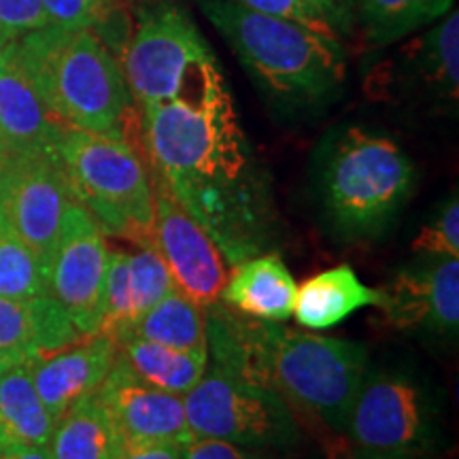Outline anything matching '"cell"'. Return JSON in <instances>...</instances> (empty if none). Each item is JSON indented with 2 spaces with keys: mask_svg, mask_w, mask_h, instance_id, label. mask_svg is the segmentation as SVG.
<instances>
[{
  "mask_svg": "<svg viewBox=\"0 0 459 459\" xmlns=\"http://www.w3.org/2000/svg\"><path fill=\"white\" fill-rule=\"evenodd\" d=\"M183 459H264L257 449L240 446L234 443L217 438H203L194 436L189 443L183 446Z\"/></svg>",
  "mask_w": 459,
  "mask_h": 459,
  "instance_id": "cell-32",
  "label": "cell"
},
{
  "mask_svg": "<svg viewBox=\"0 0 459 459\" xmlns=\"http://www.w3.org/2000/svg\"><path fill=\"white\" fill-rule=\"evenodd\" d=\"M200 9L245 71L274 99L311 105L341 88L347 56L338 37L255 13L232 0H200Z\"/></svg>",
  "mask_w": 459,
  "mask_h": 459,
  "instance_id": "cell-4",
  "label": "cell"
},
{
  "mask_svg": "<svg viewBox=\"0 0 459 459\" xmlns=\"http://www.w3.org/2000/svg\"><path fill=\"white\" fill-rule=\"evenodd\" d=\"M13 364H17V361H13V359H11V358H7V355H3V353H0V377H3L4 372H7V370H9L11 366H13Z\"/></svg>",
  "mask_w": 459,
  "mask_h": 459,
  "instance_id": "cell-37",
  "label": "cell"
},
{
  "mask_svg": "<svg viewBox=\"0 0 459 459\" xmlns=\"http://www.w3.org/2000/svg\"><path fill=\"white\" fill-rule=\"evenodd\" d=\"M48 26L62 30H102L122 13V0H43Z\"/></svg>",
  "mask_w": 459,
  "mask_h": 459,
  "instance_id": "cell-28",
  "label": "cell"
},
{
  "mask_svg": "<svg viewBox=\"0 0 459 459\" xmlns=\"http://www.w3.org/2000/svg\"><path fill=\"white\" fill-rule=\"evenodd\" d=\"M115 344L117 359L124 361L136 377L170 394L186 395L200 381L209 364V349L181 351L132 336L117 338Z\"/></svg>",
  "mask_w": 459,
  "mask_h": 459,
  "instance_id": "cell-22",
  "label": "cell"
},
{
  "mask_svg": "<svg viewBox=\"0 0 459 459\" xmlns=\"http://www.w3.org/2000/svg\"><path fill=\"white\" fill-rule=\"evenodd\" d=\"M13 45L34 88L62 124L126 139L130 91L117 57L99 34L45 26Z\"/></svg>",
  "mask_w": 459,
  "mask_h": 459,
  "instance_id": "cell-3",
  "label": "cell"
},
{
  "mask_svg": "<svg viewBox=\"0 0 459 459\" xmlns=\"http://www.w3.org/2000/svg\"><path fill=\"white\" fill-rule=\"evenodd\" d=\"M48 26L43 0H0V37L15 41Z\"/></svg>",
  "mask_w": 459,
  "mask_h": 459,
  "instance_id": "cell-30",
  "label": "cell"
},
{
  "mask_svg": "<svg viewBox=\"0 0 459 459\" xmlns=\"http://www.w3.org/2000/svg\"><path fill=\"white\" fill-rule=\"evenodd\" d=\"M220 300L245 317L285 321L291 317L296 281L277 254H260L234 266Z\"/></svg>",
  "mask_w": 459,
  "mask_h": 459,
  "instance_id": "cell-18",
  "label": "cell"
},
{
  "mask_svg": "<svg viewBox=\"0 0 459 459\" xmlns=\"http://www.w3.org/2000/svg\"><path fill=\"white\" fill-rule=\"evenodd\" d=\"M381 294L375 287L361 283L351 266L330 268L307 279L296 287L294 317L302 328L319 332L334 328L364 307H378Z\"/></svg>",
  "mask_w": 459,
  "mask_h": 459,
  "instance_id": "cell-19",
  "label": "cell"
},
{
  "mask_svg": "<svg viewBox=\"0 0 459 459\" xmlns=\"http://www.w3.org/2000/svg\"><path fill=\"white\" fill-rule=\"evenodd\" d=\"M417 48L423 77L455 105L459 90V15L455 7L440 17Z\"/></svg>",
  "mask_w": 459,
  "mask_h": 459,
  "instance_id": "cell-25",
  "label": "cell"
},
{
  "mask_svg": "<svg viewBox=\"0 0 459 459\" xmlns=\"http://www.w3.org/2000/svg\"><path fill=\"white\" fill-rule=\"evenodd\" d=\"M358 459H423V457L398 455V453H372V451H359Z\"/></svg>",
  "mask_w": 459,
  "mask_h": 459,
  "instance_id": "cell-36",
  "label": "cell"
},
{
  "mask_svg": "<svg viewBox=\"0 0 459 459\" xmlns=\"http://www.w3.org/2000/svg\"><path fill=\"white\" fill-rule=\"evenodd\" d=\"M141 126L153 175L223 260L237 266L260 255L274 230L271 189L226 82L200 99L143 107Z\"/></svg>",
  "mask_w": 459,
  "mask_h": 459,
  "instance_id": "cell-1",
  "label": "cell"
},
{
  "mask_svg": "<svg viewBox=\"0 0 459 459\" xmlns=\"http://www.w3.org/2000/svg\"><path fill=\"white\" fill-rule=\"evenodd\" d=\"M415 187V166L398 143L364 128L344 130L321 169V198L334 230L349 238L377 237Z\"/></svg>",
  "mask_w": 459,
  "mask_h": 459,
  "instance_id": "cell-5",
  "label": "cell"
},
{
  "mask_svg": "<svg viewBox=\"0 0 459 459\" xmlns=\"http://www.w3.org/2000/svg\"><path fill=\"white\" fill-rule=\"evenodd\" d=\"M117 344L108 334L83 336L71 347L32 361V381L56 421L77 400L94 394L111 370Z\"/></svg>",
  "mask_w": 459,
  "mask_h": 459,
  "instance_id": "cell-16",
  "label": "cell"
},
{
  "mask_svg": "<svg viewBox=\"0 0 459 459\" xmlns=\"http://www.w3.org/2000/svg\"><path fill=\"white\" fill-rule=\"evenodd\" d=\"M77 328L49 294L30 300L0 296V353L13 361H37L82 341Z\"/></svg>",
  "mask_w": 459,
  "mask_h": 459,
  "instance_id": "cell-17",
  "label": "cell"
},
{
  "mask_svg": "<svg viewBox=\"0 0 459 459\" xmlns=\"http://www.w3.org/2000/svg\"><path fill=\"white\" fill-rule=\"evenodd\" d=\"M126 440L96 394L77 400L57 419L51 459H117Z\"/></svg>",
  "mask_w": 459,
  "mask_h": 459,
  "instance_id": "cell-21",
  "label": "cell"
},
{
  "mask_svg": "<svg viewBox=\"0 0 459 459\" xmlns=\"http://www.w3.org/2000/svg\"><path fill=\"white\" fill-rule=\"evenodd\" d=\"M152 181L153 247L169 268L177 290L198 307H209L220 300L228 281L221 251L156 175H152Z\"/></svg>",
  "mask_w": 459,
  "mask_h": 459,
  "instance_id": "cell-12",
  "label": "cell"
},
{
  "mask_svg": "<svg viewBox=\"0 0 459 459\" xmlns=\"http://www.w3.org/2000/svg\"><path fill=\"white\" fill-rule=\"evenodd\" d=\"M49 273L34 251L0 223V296L11 300H30L49 294Z\"/></svg>",
  "mask_w": 459,
  "mask_h": 459,
  "instance_id": "cell-26",
  "label": "cell"
},
{
  "mask_svg": "<svg viewBox=\"0 0 459 459\" xmlns=\"http://www.w3.org/2000/svg\"><path fill=\"white\" fill-rule=\"evenodd\" d=\"M183 446L177 443L126 445L117 459H183Z\"/></svg>",
  "mask_w": 459,
  "mask_h": 459,
  "instance_id": "cell-34",
  "label": "cell"
},
{
  "mask_svg": "<svg viewBox=\"0 0 459 459\" xmlns=\"http://www.w3.org/2000/svg\"><path fill=\"white\" fill-rule=\"evenodd\" d=\"M94 394L113 417L126 445H187L194 438L187 426L183 395L143 381L124 361L117 359V355L105 381Z\"/></svg>",
  "mask_w": 459,
  "mask_h": 459,
  "instance_id": "cell-14",
  "label": "cell"
},
{
  "mask_svg": "<svg viewBox=\"0 0 459 459\" xmlns=\"http://www.w3.org/2000/svg\"><path fill=\"white\" fill-rule=\"evenodd\" d=\"M0 459H4V451H3V446H0Z\"/></svg>",
  "mask_w": 459,
  "mask_h": 459,
  "instance_id": "cell-40",
  "label": "cell"
},
{
  "mask_svg": "<svg viewBox=\"0 0 459 459\" xmlns=\"http://www.w3.org/2000/svg\"><path fill=\"white\" fill-rule=\"evenodd\" d=\"M66 126L49 111L17 57L13 41L0 60V134L11 156H54Z\"/></svg>",
  "mask_w": 459,
  "mask_h": 459,
  "instance_id": "cell-15",
  "label": "cell"
},
{
  "mask_svg": "<svg viewBox=\"0 0 459 459\" xmlns=\"http://www.w3.org/2000/svg\"><path fill=\"white\" fill-rule=\"evenodd\" d=\"M128 285L134 319L175 290L169 268L156 247H141L139 254H128Z\"/></svg>",
  "mask_w": 459,
  "mask_h": 459,
  "instance_id": "cell-27",
  "label": "cell"
},
{
  "mask_svg": "<svg viewBox=\"0 0 459 459\" xmlns=\"http://www.w3.org/2000/svg\"><path fill=\"white\" fill-rule=\"evenodd\" d=\"M124 336L141 338V341L181 349V351L209 349L206 347L204 308L183 296L177 287L153 304L147 313L132 321L113 341Z\"/></svg>",
  "mask_w": 459,
  "mask_h": 459,
  "instance_id": "cell-23",
  "label": "cell"
},
{
  "mask_svg": "<svg viewBox=\"0 0 459 459\" xmlns=\"http://www.w3.org/2000/svg\"><path fill=\"white\" fill-rule=\"evenodd\" d=\"M325 24L334 28V32L347 26V17H351L355 0H304Z\"/></svg>",
  "mask_w": 459,
  "mask_h": 459,
  "instance_id": "cell-33",
  "label": "cell"
},
{
  "mask_svg": "<svg viewBox=\"0 0 459 459\" xmlns=\"http://www.w3.org/2000/svg\"><path fill=\"white\" fill-rule=\"evenodd\" d=\"M344 429L359 451L426 457L436 446L434 404L417 378L378 372L361 383Z\"/></svg>",
  "mask_w": 459,
  "mask_h": 459,
  "instance_id": "cell-9",
  "label": "cell"
},
{
  "mask_svg": "<svg viewBox=\"0 0 459 459\" xmlns=\"http://www.w3.org/2000/svg\"><path fill=\"white\" fill-rule=\"evenodd\" d=\"M9 41H4L3 37H0V60H3V51H4V45H7Z\"/></svg>",
  "mask_w": 459,
  "mask_h": 459,
  "instance_id": "cell-39",
  "label": "cell"
},
{
  "mask_svg": "<svg viewBox=\"0 0 459 459\" xmlns=\"http://www.w3.org/2000/svg\"><path fill=\"white\" fill-rule=\"evenodd\" d=\"M32 361H17L0 377V446H49L56 417L43 404L32 381Z\"/></svg>",
  "mask_w": 459,
  "mask_h": 459,
  "instance_id": "cell-20",
  "label": "cell"
},
{
  "mask_svg": "<svg viewBox=\"0 0 459 459\" xmlns=\"http://www.w3.org/2000/svg\"><path fill=\"white\" fill-rule=\"evenodd\" d=\"M56 158L102 232L153 247V181L130 141L66 126Z\"/></svg>",
  "mask_w": 459,
  "mask_h": 459,
  "instance_id": "cell-6",
  "label": "cell"
},
{
  "mask_svg": "<svg viewBox=\"0 0 459 459\" xmlns=\"http://www.w3.org/2000/svg\"><path fill=\"white\" fill-rule=\"evenodd\" d=\"M183 406L192 434L203 438L249 449L290 446L298 440V423L281 395L217 368L204 370L196 385L183 395Z\"/></svg>",
  "mask_w": 459,
  "mask_h": 459,
  "instance_id": "cell-8",
  "label": "cell"
},
{
  "mask_svg": "<svg viewBox=\"0 0 459 459\" xmlns=\"http://www.w3.org/2000/svg\"><path fill=\"white\" fill-rule=\"evenodd\" d=\"M455 7V0H355L370 43L389 45L419 28L434 24Z\"/></svg>",
  "mask_w": 459,
  "mask_h": 459,
  "instance_id": "cell-24",
  "label": "cell"
},
{
  "mask_svg": "<svg viewBox=\"0 0 459 459\" xmlns=\"http://www.w3.org/2000/svg\"><path fill=\"white\" fill-rule=\"evenodd\" d=\"M0 223H3V217H0Z\"/></svg>",
  "mask_w": 459,
  "mask_h": 459,
  "instance_id": "cell-41",
  "label": "cell"
},
{
  "mask_svg": "<svg viewBox=\"0 0 459 459\" xmlns=\"http://www.w3.org/2000/svg\"><path fill=\"white\" fill-rule=\"evenodd\" d=\"M11 156L9 153V149H7V145H4V139H3V134H0V164L4 162V160H7Z\"/></svg>",
  "mask_w": 459,
  "mask_h": 459,
  "instance_id": "cell-38",
  "label": "cell"
},
{
  "mask_svg": "<svg viewBox=\"0 0 459 459\" xmlns=\"http://www.w3.org/2000/svg\"><path fill=\"white\" fill-rule=\"evenodd\" d=\"M71 200L57 158L9 156L0 164V217L41 257L48 273Z\"/></svg>",
  "mask_w": 459,
  "mask_h": 459,
  "instance_id": "cell-11",
  "label": "cell"
},
{
  "mask_svg": "<svg viewBox=\"0 0 459 459\" xmlns=\"http://www.w3.org/2000/svg\"><path fill=\"white\" fill-rule=\"evenodd\" d=\"M204 325L213 368L271 389L332 429L347 426L368 366L359 342L245 319L220 300L204 307Z\"/></svg>",
  "mask_w": 459,
  "mask_h": 459,
  "instance_id": "cell-2",
  "label": "cell"
},
{
  "mask_svg": "<svg viewBox=\"0 0 459 459\" xmlns=\"http://www.w3.org/2000/svg\"><path fill=\"white\" fill-rule=\"evenodd\" d=\"M232 3L240 4V7L255 11V13L273 15V17H283V20L298 22V24L311 28L321 34H330V37H338L334 28L325 24L315 11L308 7L304 0H232Z\"/></svg>",
  "mask_w": 459,
  "mask_h": 459,
  "instance_id": "cell-31",
  "label": "cell"
},
{
  "mask_svg": "<svg viewBox=\"0 0 459 459\" xmlns=\"http://www.w3.org/2000/svg\"><path fill=\"white\" fill-rule=\"evenodd\" d=\"M381 308L398 330H423L455 336L459 328V260L428 257L419 266L402 268L378 290Z\"/></svg>",
  "mask_w": 459,
  "mask_h": 459,
  "instance_id": "cell-13",
  "label": "cell"
},
{
  "mask_svg": "<svg viewBox=\"0 0 459 459\" xmlns=\"http://www.w3.org/2000/svg\"><path fill=\"white\" fill-rule=\"evenodd\" d=\"M412 249L426 257H459V200L453 194L443 203L417 238Z\"/></svg>",
  "mask_w": 459,
  "mask_h": 459,
  "instance_id": "cell-29",
  "label": "cell"
},
{
  "mask_svg": "<svg viewBox=\"0 0 459 459\" xmlns=\"http://www.w3.org/2000/svg\"><path fill=\"white\" fill-rule=\"evenodd\" d=\"M108 249L105 232L83 204L71 200L49 262V296L65 308L82 336L102 325Z\"/></svg>",
  "mask_w": 459,
  "mask_h": 459,
  "instance_id": "cell-10",
  "label": "cell"
},
{
  "mask_svg": "<svg viewBox=\"0 0 459 459\" xmlns=\"http://www.w3.org/2000/svg\"><path fill=\"white\" fill-rule=\"evenodd\" d=\"M117 62L139 108L200 99L223 83L220 62L198 26L181 4L169 0L141 9Z\"/></svg>",
  "mask_w": 459,
  "mask_h": 459,
  "instance_id": "cell-7",
  "label": "cell"
},
{
  "mask_svg": "<svg viewBox=\"0 0 459 459\" xmlns=\"http://www.w3.org/2000/svg\"><path fill=\"white\" fill-rule=\"evenodd\" d=\"M4 459H51L49 446H24L4 453Z\"/></svg>",
  "mask_w": 459,
  "mask_h": 459,
  "instance_id": "cell-35",
  "label": "cell"
}]
</instances>
